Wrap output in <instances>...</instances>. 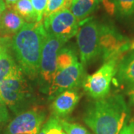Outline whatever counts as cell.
<instances>
[{
	"mask_svg": "<svg viewBox=\"0 0 134 134\" xmlns=\"http://www.w3.org/2000/svg\"><path fill=\"white\" fill-rule=\"evenodd\" d=\"M129 115L123 96L108 95L88 106L83 120L95 134H119L127 125Z\"/></svg>",
	"mask_w": 134,
	"mask_h": 134,
	"instance_id": "6da1fadb",
	"label": "cell"
},
{
	"mask_svg": "<svg viewBox=\"0 0 134 134\" xmlns=\"http://www.w3.org/2000/svg\"><path fill=\"white\" fill-rule=\"evenodd\" d=\"M47 32L41 22L28 23L12 37L11 48L19 67L31 79L38 77L41 52Z\"/></svg>",
	"mask_w": 134,
	"mask_h": 134,
	"instance_id": "7a4b0ae2",
	"label": "cell"
},
{
	"mask_svg": "<svg viewBox=\"0 0 134 134\" xmlns=\"http://www.w3.org/2000/svg\"><path fill=\"white\" fill-rule=\"evenodd\" d=\"M0 97L6 107L18 114L33 103L32 89L23 71L0 82Z\"/></svg>",
	"mask_w": 134,
	"mask_h": 134,
	"instance_id": "3957f363",
	"label": "cell"
},
{
	"mask_svg": "<svg viewBox=\"0 0 134 134\" xmlns=\"http://www.w3.org/2000/svg\"><path fill=\"white\" fill-rule=\"evenodd\" d=\"M66 43V41L47 33L41 52L39 69V84L43 92H48L56 74L58 52Z\"/></svg>",
	"mask_w": 134,
	"mask_h": 134,
	"instance_id": "277c9868",
	"label": "cell"
},
{
	"mask_svg": "<svg viewBox=\"0 0 134 134\" xmlns=\"http://www.w3.org/2000/svg\"><path fill=\"white\" fill-rule=\"evenodd\" d=\"M121 60H110L93 74L86 75L83 80V87L94 99H100L109 95L111 83L116 75L118 64Z\"/></svg>",
	"mask_w": 134,
	"mask_h": 134,
	"instance_id": "5b68a950",
	"label": "cell"
},
{
	"mask_svg": "<svg viewBox=\"0 0 134 134\" xmlns=\"http://www.w3.org/2000/svg\"><path fill=\"white\" fill-rule=\"evenodd\" d=\"M100 24L95 19H90L78 29L76 34L81 63L88 66L100 56L99 45Z\"/></svg>",
	"mask_w": 134,
	"mask_h": 134,
	"instance_id": "8992f818",
	"label": "cell"
},
{
	"mask_svg": "<svg viewBox=\"0 0 134 134\" xmlns=\"http://www.w3.org/2000/svg\"><path fill=\"white\" fill-rule=\"evenodd\" d=\"M99 45L100 56L107 62L113 59L121 60L131 48L132 44L112 25L100 24Z\"/></svg>",
	"mask_w": 134,
	"mask_h": 134,
	"instance_id": "52a82bcc",
	"label": "cell"
},
{
	"mask_svg": "<svg viewBox=\"0 0 134 134\" xmlns=\"http://www.w3.org/2000/svg\"><path fill=\"white\" fill-rule=\"evenodd\" d=\"M46 32L53 36L68 41L76 35L79 22L69 8H63L43 20Z\"/></svg>",
	"mask_w": 134,
	"mask_h": 134,
	"instance_id": "ba28073f",
	"label": "cell"
},
{
	"mask_svg": "<svg viewBox=\"0 0 134 134\" xmlns=\"http://www.w3.org/2000/svg\"><path fill=\"white\" fill-rule=\"evenodd\" d=\"M46 115V111L39 107L20 113L7 126L5 134H38Z\"/></svg>",
	"mask_w": 134,
	"mask_h": 134,
	"instance_id": "9c48e42d",
	"label": "cell"
},
{
	"mask_svg": "<svg viewBox=\"0 0 134 134\" xmlns=\"http://www.w3.org/2000/svg\"><path fill=\"white\" fill-rule=\"evenodd\" d=\"M84 68L77 62L58 72L47 92L49 99H53L60 93L68 90H75L83 82Z\"/></svg>",
	"mask_w": 134,
	"mask_h": 134,
	"instance_id": "30bf717a",
	"label": "cell"
},
{
	"mask_svg": "<svg viewBox=\"0 0 134 134\" xmlns=\"http://www.w3.org/2000/svg\"><path fill=\"white\" fill-rule=\"evenodd\" d=\"M81 96L75 90H68L57 96L52 104L53 115L59 119L69 115L77 104Z\"/></svg>",
	"mask_w": 134,
	"mask_h": 134,
	"instance_id": "8fae6325",
	"label": "cell"
},
{
	"mask_svg": "<svg viewBox=\"0 0 134 134\" xmlns=\"http://www.w3.org/2000/svg\"><path fill=\"white\" fill-rule=\"evenodd\" d=\"M25 23L13 8H6L0 20V37H14Z\"/></svg>",
	"mask_w": 134,
	"mask_h": 134,
	"instance_id": "7c38bea8",
	"label": "cell"
},
{
	"mask_svg": "<svg viewBox=\"0 0 134 134\" xmlns=\"http://www.w3.org/2000/svg\"><path fill=\"white\" fill-rule=\"evenodd\" d=\"M117 80L129 87L134 86V52L125 54L118 64Z\"/></svg>",
	"mask_w": 134,
	"mask_h": 134,
	"instance_id": "4fadbf2b",
	"label": "cell"
},
{
	"mask_svg": "<svg viewBox=\"0 0 134 134\" xmlns=\"http://www.w3.org/2000/svg\"><path fill=\"white\" fill-rule=\"evenodd\" d=\"M22 72L19 66L16 65L14 59L10 54L9 49L0 52V82Z\"/></svg>",
	"mask_w": 134,
	"mask_h": 134,
	"instance_id": "5bb4252c",
	"label": "cell"
},
{
	"mask_svg": "<svg viewBox=\"0 0 134 134\" xmlns=\"http://www.w3.org/2000/svg\"><path fill=\"white\" fill-rule=\"evenodd\" d=\"M98 5V4L95 0H73L69 9L80 22L92 14Z\"/></svg>",
	"mask_w": 134,
	"mask_h": 134,
	"instance_id": "9a60e30c",
	"label": "cell"
},
{
	"mask_svg": "<svg viewBox=\"0 0 134 134\" xmlns=\"http://www.w3.org/2000/svg\"><path fill=\"white\" fill-rule=\"evenodd\" d=\"M112 14H115L121 19L134 17V0H109Z\"/></svg>",
	"mask_w": 134,
	"mask_h": 134,
	"instance_id": "2e32d148",
	"label": "cell"
},
{
	"mask_svg": "<svg viewBox=\"0 0 134 134\" xmlns=\"http://www.w3.org/2000/svg\"><path fill=\"white\" fill-rule=\"evenodd\" d=\"M11 8L28 23L37 22V16L30 0H19Z\"/></svg>",
	"mask_w": 134,
	"mask_h": 134,
	"instance_id": "e0dca14e",
	"label": "cell"
},
{
	"mask_svg": "<svg viewBox=\"0 0 134 134\" xmlns=\"http://www.w3.org/2000/svg\"><path fill=\"white\" fill-rule=\"evenodd\" d=\"M78 61L76 53L71 47H63L58 52L57 58V69L58 72L72 66Z\"/></svg>",
	"mask_w": 134,
	"mask_h": 134,
	"instance_id": "ac0fdd59",
	"label": "cell"
},
{
	"mask_svg": "<svg viewBox=\"0 0 134 134\" xmlns=\"http://www.w3.org/2000/svg\"><path fill=\"white\" fill-rule=\"evenodd\" d=\"M38 134H66L63 128L60 119L52 115L43 124Z\"/></svg>",
	"mask_w": 134,
	"mask_h": 134,
	"instance_id": "d6986e66",
	"label": "cell"
},
{
	"mask_svg": "<svg viewBox=\"0 0 134 134\" xmlns=\"http://www.w3.org/2000/svg\"><path fill=\"white\" fill-rule=\"evenodd\" d=\"M60 121L63 128L66 134H91L86 128L79 124L71 123L63 119H60Z\"/></svg>",
	"mask_w": 134,
	"mask_h": 134,
	"instance_id": "ffe728a7",
	"label": "cell"
},
{
	"mask_svg": "<svg viewBox=\"0 0 134 134\" xmlns=\"http://www.w3.org/2000/svg\"><path fill=\"white\" fill-rule=\"evenodd\" d=\"M63 8H66L65 0H48L47 6L43 14V18H47Z\"/></svg>",
	"mask_w": 134,
	"mask_h": 134,
	"instance_id": "44dd1931",
	"label": "cell"
},
{
	"mask_svg": "<svg viewBox=\"0 0 134 134\" xmlns=\"http://www.w3.org/2000/svg\"><path fill=\"white\" fill-rule=\"evenodd\" d=\"M30 1L35 11L37 22H41L43 18L45 10L47 6L48 0H30Z\"/></svg>",
	"mask_w": 134,
	"mask_h": 134,
	"instance_id": "7402d4cb",
	"label": "cell"
},
{
	"mask_svg": "<svg viewBox=\"0 0 134 134\" xmlns=\"http://www.w3.org/2000/svg\"><path fill=\"white\" fill-rule=\"evenodd\" d=\"M10 115L8 110L5 104L0 106V125L5 124L9 120Z\"/></svg>",
	"mask_w": 134,
	"mask_h": 134,
	"instance_id": "603a6c76",
	"label": "cell"
},
{
	"mask_svg": "<svg viewBox=\"0 0 134 134\" xmlns=\"http://www.w3.org/2000/svg\"><path fill=\"white\" fill-rule=\"evenodd\" d=\"M11 42L10 37H0V52L5 49H9L11 47Z\"/></svg>",
	"mask_w": 134,
	"mask_h": 134,
	"instance_id": "cb8c5ba5",
	"label": "cell"
},
{
	"mask_svg": "<svg viewBox=\"0 0 134 134\" xmlns=\"http://www.w3.org/2000/svg\"><path fill=\"white\" fill-rule=\"evenodd\" d=\"M119 134H134V121L125 125Z\"/></svg>",
	"mask_w": 134,
	"mask_h": 134,
	"instance_id": "d4e9b609",
	"label": "cell"
},
{
	"mask_svg": "<svg viewBox=\"0 0 134 134\" xmlns=\"http://www.w3.org/2000/svg\"><path fill=\"white\" fill-rule=\"evenodd\" d=\"M127 94L129 96L130 100L131 101V103H133L134 104V86L130 87L129 91L127 92Z\"/></svg>",
	"mask_w": 134,
	"mask_h": 134,
	"instance_id": "484cf974",
	"label": "cell"
},
{
	"mask_svg": "<svg viewBox=\"0 0 134 134\" xmlns=\"http://www.w3.org/2000/svg\"><path fill=\"white\" fill-rule=\"evenodd\" d=\"M19 0H4L6 8H12Z\"/></svg>",
	"mask_w": 134,
	"mask_h": 134,
	"instance_id": "4316f807",
	"label": "cell"
},
{
	"mask_svg": "<svg viewBox=\"0 0 134 134\" xmlns=\"http://www.w3.org/2000/svg\"><path fill=\"white\" fill-rule=\"evenodd\" d=\"M5 9H6V5H5V3H2V4H0V20H1L2 14H3V12L5 11Z\"/></svg>",
	"mask_w": 134,
	"mask_h": 134,
	"instance_id": "83f0119b",
	"label": "cell"
},
{
	"mask_svg": "<svg viewBox=\"0 0 134 134\" xmlns=\"http://www.w3.org/2000/svg\"><path fill=\"white\" fill-rule=\"evenodd\" d=\"M73 0H65V7L66 8H69V6L71 5Z\"/></svg>",
	"mask_w": 134,
	"mask_h": 134,
	"instance_id": "f1b7e54d",
	"label": "cell"
},
{
	"mask_svg": "<svg viewBox=\"0 0 134 134\" xmlns=\"http://www.w3.org/2000/svg\"><path fill=\"white\" fill-rule=\"evenodd\" d=\"M95 1H96V2L99 5L100 2H103V1H104V0H95Z\"/></svg>",
	"mask_w": 134,
	"mask_h": 134,
	"instance_id": "f546056e",
	"label": "cell"
},
{
	"mask_svg": "<svg viewBox=\"0 0 134 134\" xmlns=\"http://www.w3.org/2000/svg\"><path fill=\"white\" fill-rule=\"evenodd\" d=\"M3 104H5L4 103H3V101L2 100V98H1V97H0V106L3 105Z\"/></svg>",
	"mask_w": 134,
	"mask_h": 134,
	"instance_id": "4dcf8cb0",
	"label": "cell"
},
{
	"mask_svg": "<svg viewBox=\"0 0 134 134\" xmlns=\"http://www.w3.org/2000/svg\"><path fill=\"white\" fill-rule=\"evenodd\" d=\"M131 48H132V49H133V50H134V43H132V45H131Z\"/></svg>",
	"mask_w": 134,
	"mask_h": 134,
	"instance_id": "1f68e13d",
	"label": "cell"
},
{
	"mask_svg": "<svg viewBox=\"0 0 134 134\" xmlns=\"http://www.w3.org/2000/svg\"><path fill=\"white\" fill-rule=\"evenodd\" d=\"M2 3H5L4 2V0H0V4H2Z\"/></svg>",
	"mask_w": 134,
	"mask_h": 134,
	"instance_id": "d6a6232c",
	"label": "cell"
}]
</instances>
